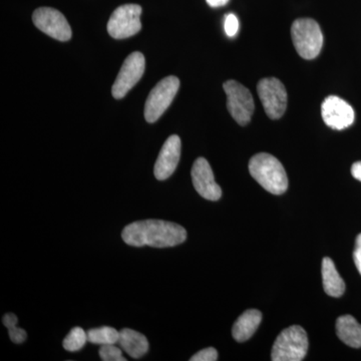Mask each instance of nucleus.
Segmentation results:
<instances>
[{
	"instance_id": "obj_19",
	"label": "nucleus",
	"mask_w": 361,
	"mask_h": 361,
	"mask_svg": "<svg viewBox=\"0 0 361 361\" xmlns=\"http://www.w3.org/2000/svg\"><path fill=\"white\" fill-rule=\"evenodd\" d=\"M87 341V332L80 329V327H75L68 332V336L63 339V346L66 350L75 353V351L80 350Z\"/></svg>"
},
{
	"instance_id": "obj_13",
	"label": "nucleus",
	"mask_w": 361,
	"mask_h": 361,
	"mask_svg": "<svg viewBox=\"0 0 361 361\" xmlns=\"http://www.w3.org/2000/svg\"><path fill=\"white\" fill-rule=\"evenodd\" d=\"M180 149L182 142L179 135H173L168 137L167 141L161 147L154 168V174L157 180H165L174 174L180 161Z\"/></svg>"
},
{
	"instance_id": "obj_2",
	"label": "nucleus",
	"mask_w": 361,
	"mask_h": 361,
	"mask_svg": "<svg viewBox=\"0 0 361 361\" xmlns=\"http://www.w3.org/2000/svg\"><path fill=\"white\" fill-rule=\"evenodd\" d=\"M249 172L266 191L282 195L288 188V178L282 164L274 156L260 153L249 161Z\"/></svg>"
},
{
	"instance_id": "obj_22",
	"label": "nucleus",
	"mask_w": 361,
	"mask_h": 361,
	"mask_svg": "<svg viewBox=\"0 0 361 361\" xmlns=\"http://www.w3.org/2000/svg\"><path fill=\"white\" fill-rule=\"evenodd\" d=\"M224 28L226 35L234 37L239 32V20L235 14H227L225 18Z\"/></svg>"
},
{
	"instance_id": "obj_24",
	"label": "nucleus",
	"mask_w": 361,
	"mask_h": 361,
	"mask_svg": "<svg viewBox=\"0 0 361 361\" xmlns=\"http://www.w3.org/2000/svg\"><path fill=\"white\" fill-rule=\"evenodd\" d=\"M353 259L356 268L361 275V234L358 235L356 238L355 252H353Z\"/></svg>"
},
{
	"instance_id": "obj_26",
	"label": "nucleus",
	"mask_w": 361,
	"mask_h": 361,
	"mask_svg": "<svg viewBox=\"0 0 361 361\" xmlns=\"http://www.w3.org/2000/svg\"><path fill=\"white\" fill-rule=\"evenodd\" d=\"M206 1L211 7H220L226 6L229 0H206Z\"/></svg>"
},
{
	"instance_id": "obj_11",
	"label": "nucleus",
	"mask_w": 361,
	"mask_h": 361,
	"mask_svg": "<svg viewBox=\"0 0 361 361\" xmlns=\"http://www.w3.org/2000/svg\"><path fill=\"white\" fill-rule=\"evenodd\" d=\"M324 123L331 129H348L355 122V111L344 99L336 96L327 97L322 106Z\"/></svg>"
},
{
	"instance_id": "obj_16",
	"label": "nucleus",
	"mask_w": 361,
	"mask_h": 361,
	"mask_svg": "<svg viewBox=\"0 0 361 361\" xmlns=\"http://www.w3.org/2000/svg\"><path fill=\"white\" fill-rule=\"evenodd\" d=\"M337 336L346 345L361 348V324L351 315H343L336 322Z\"/></svg>"
},
{
	"instance_id": "obj_15",
	"label": "nucleus",
	"mask_w": 361,
	"mask_h": 361,
	"mask_svg": "<svg viewBox=\"0 0 361 361\" xmlns=\"http://www.w3.org/2000/svg\"><path fill=\"white\" fill-rule=\"evenodd\" d=\"M118 344L133 358H140L149 351V341L144 334L135 330L125 329L120 331Z\"/></svg>"
},
{
	"instance_id": "obj_10",
	"label": "nucleus",
	"mask_w": 361,
	"mask_h": 361,
	"mask_svg": "<svg viewBox=\"0 0 361 361\" xmlns=\"http://www.w3.org/2000/svg\"><path fill=\"white\" fill-rule=\"evenodd\" d=\"M35 25L45 35L61 42L71 39V28L63 13L51 7H40L33 13Z\"/></svg>"
},
{
	"instance_id": "obj_17",
	"label": "nucleus",
	"mask_w": 361,
	"mask_h": 361,
	"mask_svg": "<svg viewBox=\"0 0 361 361\" xmlns=\"http://www.w3.org/2000/svg\"><path fill=\"white\" fill-rule=\"evenodd\" d=\"M323 288L327 295L341 297L345 291V283L339 273L337 272L334 261L325 257L322 261Z\"/></svg>"
},
{
	"instance_id": "obj_4",
	"label": "nucleus",
	"mask_w": 361,
	"mask_h": 361,
	"mask_svg": "<svg viewBox=\"0 0 361 361\" xmlns=\"http://www.w3.org/2000/svg\"><path fill=\"white\" fill-rule=\"evenodd\" d=\"M291 37L299 56L313 59L322 51L323 35L320 26L311 18H299L291 27Z\"/></svg>"
},
{
	"instance_id": "obj_14",
	"label": "nucleus",
	"mask_w": 361,
	"mask_h": 361,
	"mask_svg": "<svg viewBox=\"0 0 361 361\" xmlns=\"http://www.w3.org/2000/svg\"><path fill=\"white\" fill-rule=\"evenodd\" d=\"M262 322V314L256 310H247L240 315L233 325L232 336L235 341L244 342L250 339Z\"/></svg>"
},
{
	"instance_id": "obj_18",
	"label": "nucleus",
	"mask_w": 361,
	"mask_h": 361,
	"mask_svg": "<svg viewBox=\"0 0 361 361\" xmlns=\"http://www.w3.org/2000/svg\"><path fill=\"white\" fill-rule=\"evenodd\" d=\"M120 338V331L110 326L99 327L87 331V341L99 345L116 344Z\"/></svg>"
},
{
	"instance_id": "obj_12",
	"label": "nucleus",
	"mask_w": 361,
	"mask_h": 361,
	"mask_svg": "<svg viewBox=\"0 0 361 361\" xmlns=\"http://www.w3.org/2000/svg\"><path fill=\"white\" fill-rule=\"evenodd\" d=\"M191 175L195 190L201 197L209 201L219 200L222 196V189L216 183L212 168L205 158L195 161Z\"/></svg>"
},
{
	"instance_id": "obj_8",
	"label": "nucleus",
	"mask_w": 361,
	"mask_h": 361,
	"mask_svg": "<svg viewBox=\"0 0 361 361\" xmlns=\"http://www.w3.org/2000/svg\"><path fill=\"white\" fill-rule=\"evenodd\" d=\"M257 92L264 106L266 115L271 120H278L284 115L287 108V92L278 78H263L258 82Z\"/></svg>"
},
{
	"instance_id": "obj_5",
	"label": "nucleus",
	"mask_w": 361,
	"mask_h": 361,
	"mask_svg": "<svg viewBox=\"0 0 361 361\" xmlns=\"http://www.w3.org/2000/svg\"><path fill=\"white\" fill-rule=\"evenodd\" d=\"M180 87V80L174 75L163 78L151 90L145 104V118L148 123H155L168 110L174 101Z\"/></svg>"
},
{
	"instance_id": "obj_6",
	"label": "nucleus",
	"mask_w": 361,
	"mask_h": 361,
	"mask_svg": "<svg viewBox=\"0 0 361 361\" xmlns=\"http://www.w3.org/2000/svg\"><path fill=\"white\" fill-rule=\"evenodd\" d=\"M223 87L227 94V109L230 115L240 126L248 125L255 110L250 90L236 80H228Z\"/></svg>"
},
{
	"instance_id": "obj_9",
	"label": "nucleus",
	"mask_w": 361,
	"mask_h": 361,
	"mask_svg": "<svg viewBox=\"0 0 361 361\" xmlns=\"http://www.w3.org/2000/svg\"><path fill=\"white\" fill-rule=\"evenodd\" d=\"M144 54L140 51L130 54L123 61L120 73L116 78L115 84L111 87V94L116 99H123L135 85L141 80L145 73Z\"/></svg>"
},
{
	"instance_id": "obj_3",
	"label": "nucleus",
	"mask_w": 361,
	"mask_h": 361,
	"mask_svg": "<svg viewBox=\"0 0 361 361\" xmlns=\"http://www.w3.org/2000/svg\"><path fill=\"white\" fill-rule=\"evenodd\" d=\"M308 337L299 325H292L278 336L273 344L271 360L273 361H301L307 355Z\"/></svg>"
},
{
	"instance_id": "obj_23",
	"label": "nucleus",
	"mask_w": 361,
	"mask_h": 361,
	"mask_svg": "<svg viewBox=\"0 0 361 361\" xmlns=\"http://www.w3.org/2000/svg\"><path fill=\"white\" fill-rule=\"evenodd\" d=\"M218 360V353L214 348L202 349L196 355L192 356L191 361H216Z\"/></svg>"
},
{
	"instance_id": "obj_21",
	"label": "nucleus",
	"mask_w": 361,
	"mask_h": 361,
	"mask_svg": "<svg viewBox=\"0 0 361 361\" xmlns=\"http://www.w3.org/2000/svg\"><path fill=\"white\" fill-rule=\"evenodd\" d=\"M99 355L104 361H126L123 356L122 349L116 348V344L102 345Z\"/></svg>"
},
{
	"instance_id": "obj_7",
	"label": "nucleus",
	"mask_w": 361,
	"mask_h": 361,
	"mask_svg": "<svg viewBox=\"0 0 361 361\" xmlns=\"http://www.w3.org/2000/svg\"><path fill=\"white\" fill-rule=\"evenodd\" d=\"M142 7L125 4L118 7L108 23V32L116 39H129L142 30Z\"/></svg>"
},
{
	"instance_id": "obj_20",
	"label": "nucleus",
	"mask_w": 361,
	"mask_h": 361,
	"mask_svg": "<svg viewBox=\"0 0 361 361\" xmlns=\"http://www.w3.org/2000/svg\"><path fill=\"white\" fill-rule=\"evenodd\" d=\"M18 316L13 314V313H6V315L2 318V322H4V326L8 329L9 338L14 343H23L27 338V334L25 329H18L16 327L18 324Z\"/></svg>"
},
{
	"instance_id": "obj_25",
	"label": "nucleus",
	"mask_w": 361,
	"mask_h": 361,
	"mask_svg": "<svg viewBox=\"0 0 361 361\" xmlns=\"http://www.w3.org/2000/svg\"><path fill=\"white\" fill-rule=\"evenodd\" d=\"M351 174L356 180L361 182V161L353 164V167H351Z\"/></svg>"
},
{
	"instance_id": "obj_1",
	"label": "nucleus",
	"mask_w": 361,
	"mask_h": 361,
	"mask_svg": "<svg viewBox=\"0 0 361 361\" xmlns=\"http://www.w3.org/2000/svg\"><path fill=\"white\" fill-rule=\"evenodd\" d=\"M122 238L130 246L167 248L184 243L187 231L182 226L169 221L142 220L126 226Z\"/></svg>"
}]
</instances>
